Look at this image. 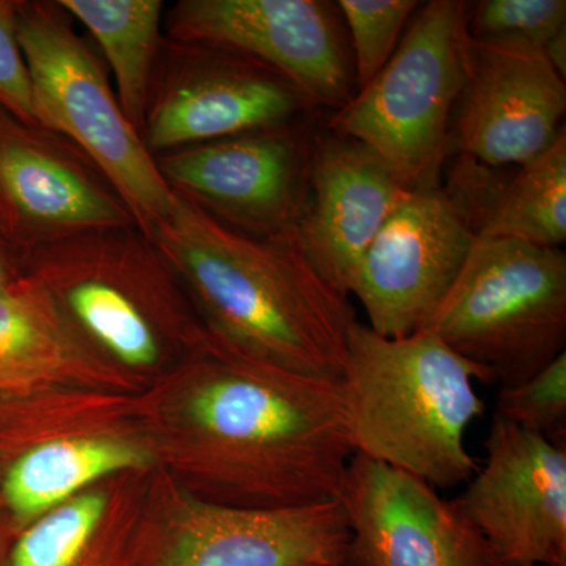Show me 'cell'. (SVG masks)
<instances>
[{"instance_id":"cell-1","label":"cell","mask_w":566,"mask_h":566,"mask_svg":"<svg viewBox=\"0 0 566 566\" xmlns=\"http://www.w3.org/2000/svg\"><path fill=\"white\" fill-rule=\"evenodd\" d=\"M186 400L211 502L286 509L338 501L356 455L342 379L294 375L211 338Z\"/></svg>"},{"instance_id":"cell-2","label":"cell","mask_w":566,"mask_h":566,"mask_svg":"<svg viewBox=\"0 0 566 566\" xmlns=\"http://www.w3.org/2000/svg\"><path fill=\"white\" fill-rule=\"evenodd\" d=\"M151 240L202 307L212 342L290 374L342 379L356 314L307 262L296 230L251 237L177 193Z\"/></svg>"},{"instance_id":"cell-3","label":"cell","mask_w":566,"mask_h":566,"mask_svg":"<svg viewBox=\"0 0 566 566\" xmlns=\"http://www.w3.org/2000/svg\"><path fill=\"white\" fill-rule=\"evenodd\" d=\"M475 381L494 382L431 331L389 338L356 319L342 375L354 450L434 490L468 482L465 433L485 409Z\"/></svg>"},{"instance_id":"cell-4","label":"cell","mask_w":566,"mask_h":566,"mask_svg":"<svg viewBox=\"0 0 566 566\" xmlns=\"http://www.w3.org/2000/svg\"><path fill=\"white\" fill-rule=\"evenodd\" d=\"M82 342L125 367L151 368L174 342L208 335L181 311L172 266L136 226L92 230L22 256Z\"/></svg>"},{"instance_id":"cell-5","label":"cell","mask_w":566,"mask_h":566,"mask_svg":"<svg viewBox=\"0 0 566 566\" xmlns=\"http://www.w3.org/2000/svg\"><path fill=\"white\" fill-rule=\"evenodd\" d=\"M18 39L36 125L76 145L151 238L172 216L177 193L126 118L96 52L59 2L18 0Z\"/></svg>"},{"instance_id":"cell-6","label":"cell","mask_w":566,"mask_h":566,"mask_svg":"<svg viewBox=\"0 0 566 566\" xmlns=\"http://www.w3.org/2000/svg\"><path fill=\"white\" fill-rule=\"evenodd\" d=\"M468 11L461 0L428 2L385 69L327 123L374 151L411 191L439 186L452 148L450 122L471 73Z\"/></svg>"},{"instance_id":"cell-7","label":"cell","mask_w":566,"mask_h":566,"mask_svg":"<svg viewBox=\"0 0 566 566\" xmlns=\"http://www.w3.org/2000/svg\"><path fill=\"white\" fill-rule=\"evenodd\" d=\"M427 329L501 387L527 381L566 352L565 252L476 238Z\"/></svg>"},{"instance_id":"cell-8","label":"cell","mask_w":566,"mask_h":566,"mask_svg":"<svg viewBox=\"0 0 566 566\" xmlns=\"http://www.w3.org/2000/svg\"><path fill=\"white\" fill-rule=\"evenodd\" d=\"M311 109L263 63L222 48L164 39L142 137L158 156L290 125Z\"/></svg>"},{"instance_id":"cell-9","label":"cell","mask_w":566,"mask_h":566,"mask_svg":"<svg viewBox=\"0 0 566 566\" xmlns=\"http://www.w3.org/2000/svg\"><path fill=\"white\" fill-rule=\"evenodd\" d=\"M167 39L222 48L285 77L312 109L353 98L354 70L334 7L319 0H180L164 13Z\"/></svg>"},{"instance_id":"cell-10","label":"cell","mask_w":566,"mask_h":566,"mask_svg":"<svg viewBox=\"0 0 566 566\" xmlns=\"http://www.w3.org/2000/svg\"><path fill=\"white\" fill-rule=\"evenodd\" d=\"M312 137L296 122L155 156L175 193L238 232H293L311 193Z\"/></svg>"},{"instance_id":"cell-11","label":"cell","mask_w":566,"mask_h":566,"mask_svg":"<svg viewBox=\"0 0 566 566\" xmlns=\"http://www.w3.org/2000/svg\"><path fill=\"white\" fill-rule=\"evenodd\" d=\"M475 240L444 189L408 191L354 275L349 296L363 304L367 326L389 338L427 329Z\"/></svg>"},{"instance_id":"cell-12","label":"cell","mask_w":566,"mask_h":566,"mask_svg":"<svg viewBox=\"0 0 566 566\" xmlns=\"http://www.w3.org/2000/svg\"><path fill=\"white\" fill-rule=\"evenodd\" d=\"M136 226L118 193L65 137L0 107V238L22 256L41 245Z\"/></svg>"},{"instance_id":"cell-13","label":"cell","mask_w":566,"mask_h":566,"mask_svg":"<svg viewBox=\"0 0 566 566\" xmlns=\"http://www.w3.org/2000/svg\"><path fill=\"white\" fill-rule=\"evenodd\" d=\"M485 449L458 512L497 560L566 566V446L493 417Z\"/></svg>"},{"instance_id":"cell-14","label":"cell","mask_w":566,"mask_h":566,"mask_svg":"<svg viewBox=\"0 0 566 566\" xmlns=\"http://www.w3.org/2000/svg\"><path fill=\"white\" fill-rule=\"evenodd\" d=\"M349 538L340 501L286 509L191 501L158 538L133 551L128 566H340Z\"/></svg>"},{"instance_id":"cell-15","label":"cell","mask_w":566,"mask_h":566,"mask_svg":"<svg viewBox=\"0 0 566 566\" xmlns=\"http://www.w3.org/2000/svg\"><path fill=\"white\" fill-rule=\"evenodd\" d=\"M338 501L354 566H490L494 556L452 501L370 458L353 457Z\"/></svg>"},{"instance_id":"cell-16","label":"cell","mask_w":566,"mask_h":566,"mask_svg":"<svg viewBox=\"0 0 566 566\" xmlns=\"http://www.w3.org/2000/svg\"><path fill=\"white\" fill-rule=\"evenodd\" d=\"M565 81L542 52L472 41L452 148L491 169L534 161L565 133Z\"/></svg>"},{"instance_id":"cell-17","label":"cell","mask_w":566,"mask_h":566,"mask_svg":"<svg viewBox=\"0 0 566 566\" xmlns=\"http://www.w3.org/2000/svg\"><path fill=\"white\" fill-rule=\"evenodd\" d=\"M311 193L296 227L307 262L349 296L363 256L411 189L374 151L327 129L312 137Z\"/></svg>"},{"instance_id":"cell-18","label":"cell","mask_w":566,"mask_h":566,"mask_svg":"<svg viewBox=\"0 0 566 566\" xmlns=\"http://www.w3.org/2000/svg\"><path fill=\"white\" fill-rule=\"evenodd\" d=\"M444 192L476 238L560 249L566 241V133L509 180L461 156Z\"/></svg>"},{"instance_id":"cell-19","label":"cell","mask_w":566,"mask_h":566,"mask_svg":"<svg viewBox=\"0 0 566 566\" xmlns=\"http://www.w3.org/2000/svg\"><path fill=\"white\" fill-rule=\"evenodd\" d=\"M133 442L66 438L28 447L11 461L0 485V502L18 534L33 520L74 497L82 488L115 472L151 463Z\"/></svg>"},{"instance_id":"cell-20","label":"cell","mask_w":566,"mask_h":566,"mask_svg":"<svg viewBox=\"0 0 566 566\" xmlns=\"http://www.w3.org/2000/svg\"><path fill=\"white\" fill-rule=\"evenodd\" d=\"M74 333L43 283L24 271L0 290V394H22L87 365Z\"/></svg>"},{"instance_id":"cell-21","label":"cell","mask_w":566,"mask_h":566,"mask_svg":"<svg viewBox=\"0 0 566 566\" xmlns=\"http://www.w3.org/2000/svg\"><path fill=\"white\" fill-rule=\"evenodd\" d=\"M84 25L114 74V91L129 123L144 132L145 112L161 51V0H59Z\"/></svg>"},{"instance_id":"cell-22","label":"cell","mask_w":566,"mask_h":566,"mask_svg":"<svg viewBox=\"0 0 566 566\" xmlns=\"http://www.w3.org/2000/svg\"><path fill=\"white\" fill-rule=\"evenodd\" d=\"M472 41L495 46L545 52L566 32L565 0H480L469 3Z\"/></svg>"},{"instance_id":"cell-23","label":"cell","mask_w":566,"mask_h":566,"mask_svg":"<svg viewBox=\"0 0 566 566\" xmlns=\"http://www.w3.org/2000/svg\"><path fill=\"white\" fill-rule=\"evenodd\" d=\"M416 0H340L337 10L348 25L354 52V80L363 88L374 80L398 46Z\"/></svg>"},{"instance_id":"cell-24","label":"cell","mask_w":566,"mask_h":566,"mask_svg":"<svg viewBox=\"0 0 566 566\" xmlns=\"http://www.w3.org/2000/svg\"><path fill=\"white\" fill-rule=\"evenodd\" d=\"M494 417L566 446V352L527 381L501 387Z\"/></svg>"},{"instance_id":"cell-25","label":"cell","mask_w":566,"mask_h":566,"mask_svg":"<svg viewBox=\"0 0 566 566\" xmlns=\"http://www.w3.org/2000/svg\"><path fill=\"white\" fill-rule=\"evenodd\" d=\"M0 107L18 120L33 117L31 80L18 39V0H0Z\"/></svg>"},{"instance_id":"cell-26","label":"cell","mask_w":566,"mask_h":566,"mask_svg":"<svg viewBox=\"0 0 566 566\" xmlns=\"http://www.w3.org/2000/svg\"><path fill=\"white\" fill-rule=\"evenodd\" d=\"M24 273L21 256L0 238V290Z\"/></svg>"},{"instance_id":"cell-27","label":"cell","mask_w":566,"mask_h":566,"mask_svg":"<svg viewBox=\"0 0 566 566\" xmlns=\"http://www.w3.org/2000/svg\"><path fill=\"white\" fill-rule=\"evenodd\" d=\"M17 535V527L0 502V566H9L11 547Z\"/></svg>"},{"instance_id":"cell-28","label":"cell","mask_w":566,"mask_h":566,"mask_svg":"<svg viewBox=\"0 0 566 566\" xmlns=\"http://www.w3.org/2000/svg\"><path fill=\"white\" fill-rule=\"evenodd\" d=\"M490 566H521V565H512V564H505V562L497 560V558H494L493 564Z\"/></svg>"},{"instance_id":"cell-29","label":"cell","mask_w":566,"mask_h":566,"mask_svg":"<svg viewBox=\"0 0 566 566\" xmlns=\"http://www.w3.org/2000/svg\"><path fill=\"white\" fill-rule=\"evenodd\" d=\"M340 566H354V565H353V564H349V562H348V560H346V562H345V564H344V565H340Z\"/></svg>"}]
</instances>
